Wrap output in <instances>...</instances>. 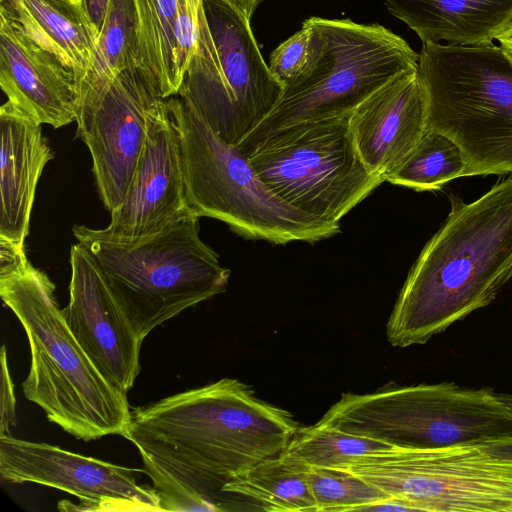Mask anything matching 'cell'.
Instances as JSON below:
<instances>
[{
    "label": "cell",
    "mask_w": 512,
    "mask_h": 512,
    "mask_svg": "<svg viewBox=\"0 0 512 512\" xmlns=\"http://www.w3.org/2000/svg\"><path fill=\"white\" fill-rule=\"evenodd\" d=\"M298 423L233 378L131 409L123 434L139 451L163 511H223V485L281 455Z\"/></svg>",
    "instance_id": "6da1fadb"
},
{
    "label": "cell",
    "mask_w": 512,
    "mask_h": 512,
    "mask_svg": "<svg viewBox=\"0 0 512 512\" xmlns=\"http://www.w3.org/2000/svg\"><path fill=\"white\" fill-rule=\"evenodd\" d=\"M451 209L411 267L386 326L394 347L425 344L490 305L512 279V176Z\"/></svg>",
    "instance_id": "7a4b0ae2"
},
{
    "label": "cell",
    "mask_w": 512,
    "mask_h": 512,
    "mask_svg": "<svg viewBox=\"0 0 512 512\" xmlns=\"http://www.w3.org/2000/svg\"><path fill=\"white\" fill-rule=\"evenodd\" d=\"M55 290L48 275L28 259L0 271V296L21 323L30 349L23 393L50 422L77 439L123 436L131 419L127 394L85 353L59 308Z\"/></svg>",
    "instance_id": "3957f363"
},
{
    "label": "cell",
    "mask_w": 512,
    "mask_h": 512,
    "mask_svg": "<svg viewBox=\"0 0 512 512\" xmlns=\"http://www.w3.org/2000/svg\"><path fill=\"white\" fill-rule=\"evenodd\" d=\"M305 21L311 31L308 62L238 146L247 156L281 129L350 115L394 76L417 70L419 54L382 25L316 16Z\"/></svg>",
    "instance_id": "277c9868"
},
{
    "label": "cell",
    "mask_w": 512,
    "mask_h": 512,
    "mask_svg": "<svg viewBox=\"0 0 512 512\" xmlns=\"http://www.w3.org/2000/svg\"><path fill=\"white\" fill-rule=\"evenodd\" d=\"M416 72L426 129L460 148L466 176H512V63L499 46L423 43Z\"/></svg>",
    "instance_id": "5b68a950"
},
{
    "label": "cell",
    "mask_w": 512,
    "mask_h": 512,
    "mask_svg": "<svg viewBox=\"0 0 512 512\" xmlns=\"http://www.w3.org/2000/svg\"><path fill=\"white\" fill-rule=\"evenodd\" d=\"M72 232L142 341L157 326L223 293L228 285L230 271L200 238L197 216H185L136 244L98 238L84 225H75Z\"/></svg>",
    "instance_id": "8992f818"
},
{
    "label": "cell",
    "mask_w": 512,
    "mask_h": 512,
    "mask_svg": "<svg viewBox=\"0 0 512 512\" xmlns=\"http://www.w3.org/2000/svg\"><path fill=\"white\" fill-rule=\"evenodd\" d=\"M181 144L186 198L194 216L211 217L249 239L273 244L331 237L340 223L288 204L263 182L249 157L218 137L179 96L166 99Z\"/></svg>",
    "instance_id": "52a82bcc"
},
{
    "label": "cell",
    "mask_w": 512,
    "mask_h": 512,
    "mask_svg": "<svg viewBox=\"0 0 512 512\" xmlns=\"http://www.w3.org/2000/svg\"><path fill=\"white\" fill-rule=\"evenodd\" d=\"M317 423L394 447L435 448L512 436V409L492 388L441 382L343 393Z\"/></svg>",
    "instance_id": "ba28073f"
},
{
    "label": "cell",
    "mask_w": 512,
    "mask_h": 512,
    "mask_svg": "<svg viewBox=\"0 0 512 512\" xmlns=\"http://www.w3.org/2000/svg\"><path fill=\"white\" fill-rule=\"evenodd\" d=\"M282 92L250 21L224 0H202L197 50L177 96L218 137L238 147L269 115Z\"/></svg>",
    "instance_id": "9c48e42d"
},
{
    "label": "cell",
    "mask_w": 512,
    "mask_h": 512,
    "mask_svg": "<svg viewBox=\"0 0 512 512\" xmlns=\"http://www.w3.org/2000/svg\"><path fill=\"white\" fill-rule=\"evenodd\" d=\"M349 116L281 129L248 155L282 200L322 220H340L383 179L371 173L353 139Z\"/></svg>",
    "instance_id": "30bf717a"
},
{
    "label": "cell",
    "mask_w": 512,
    "mask_h": 512,
    "mask_svg": "<svg viewBox=\"0 0 512 512\" xmlns=\"http://www.w3.org/2000/svg\"><path fill=\"white\" fill-rule=\"evenodd\" d=\"M345 468L387 495L426 512H512V458L481 444L399 448Z\"/></svg>",
    "instance_id": "8fae6325"
},
{
    "label": "cell",
    "mask_w": 512,
    "mask_h": 512,
    "mask_svg": "<svg viewBox=\"0 0 512 512\" xmlns=\"http://www.w3.org/2000/svg\"><path fill=\"white\" fill-rule=\"evenodd\" d=\"M163 101L131 65L77 102L76 138L90 151L97 189L110 213L125 200L150 120Z\"/></svg>",
    "instance_id": "7c38bea8"
},
{
    "label": "cell",
    "mask_w": 512,
    "mask_h": 512,
    "mask_svg": "<svg viewBox=\"0 0 512 512\" xmlns=\"http://www.w3.org/2000/svg\"><path fill=\"white\" fill-rule=\"evenodd\" d=\"M132 469L43 442L0 436V475L11 483H37L65 491L66 511H163L154 488L138 484Z\"/></svg>",
    "instance_id": "4fadbf2b"
},
{
    "label": "cell",
    "mask_w": 512,
    "mask_h": 512,
    "mask_svg": "<svg viewBox=\"0 0 512 512\" xmlns=\"http://www.w3.org/2000/svg\"><path fill=\"white\" fill-rule=\"evenodd\" d=\"M94 236L120 244L144 241L181 218L188 207L179 134L167 100L153 114L125 200Z\"/></svg>",
    "instance_id": "5bb4252c"
},
{
    "label": "cell",
    "mask_w": 512,
    "mask_h": 512,
    "mask_svg": "<svg viewBox=\"0 0 512 512\" xmlns=\"http://www.w3.org/2000/svg\"><path fill=\"white\" fill-rule=\"evenodd\" d=\"M69 302L62 309L75 338L100 373L128 393L138 377L142 340L83 244L70 248Z\"/></svg>",
    "instance_id": "9a60e30c"
},
{
    "label": "cell",
    "mask_w": 512,
    "mask_h": 512,
    "mask_svg": "<svg viewBox=\"0 0 512 512\" xmlns=\"http://www.w3.org/2000/svg\"><path fill=\"white\" fill-rule=\"evenodd\" d=\"M417 70L405 71L367 97L349 116L358 153L385 181L426 133V112Z\"/></svg>",
    "instance_id": "2e32d148"
},
{
    "label": "cell",
    "mask_w": 512,
    "mask_h": 512,
    "mask_svg": "<svg viewBox=\"0 0 512 512\" xmlns=\"http://www.w3.org/2000/svg\"><path fill=\"white\" fill-rule=\"evenodd\" d=\"M0 86L7 101L40 124L57 129L76 121L73 74L1 14Z\"/></svg>",
    "instance_id": "e0dca14e"
},
{
    "label": "cell",
    "mask_w": 512,
    "mask_h": 512,
    "mask_svg": "<svg viewBox=\"0 0 512 512\" xmlns=\"http://www.w3.org/2000/svg\"><path fill=\"white\" fill-rule=\"evenodd\" d=\"M133 63L164 99L178 94L197 50L202 0H131Z\"/></svg>",
    "instance_id": "ac0fdd59"
},
{
    "label": "cell",
    "mask_w": 512,
    "mask_h": 512,
    "mask_svg": "<svg viewBox=\"0 0 512 512\" xmlns=\"http://www.w3.org/2000/svg\"><path fill=\"white\" fill-rule=\"evenodd\" d=\"M39 122L6 101L0 108V237L25 245L37 183L54 157Z\"/></svg>",
    "instance_id": "d6986e66"
},
{
    "label": "cell",
    "mask_w": 512,
    "mask_h": 512,
    "mask_svg": "<svg viewBox=\"0 0 512 512\" xmlns=\"http://www.w3.org/2000/svg\"><path fill=\"white\" fill-rule=\"evenodd\" d=\"M423 43L479 46L512 24V0H382Z\"/></svg>",
    "instance_id": "ffe728a7"
},
{
    "label": "cell",
    "mask_w": 512,
    "mask_h": 512,
    "mask_svg": "<svg viewBox=\"0 0 512 512\" xmlns=\"http://www.w3.org/2000/svg\"><path fill=\"white\" fill-rule=\"evenodd\" d=\"M0 14L53 54L78 90L94 64L99 34L75 0H0Z\"/></svg>",
    "instance_id": "44dd1931"
},
{
    "label": "cell",
    "mask_w": 512,
    "mask_h": 512,
    "mask_svg": "<svg viewBox=\"0 0 512 512\" xmlns=\"http://www.w3.org/2000/svg\"><path fill=\"white\" fill-rule=\"evenodd\" d=\"M307 469L281 454L233 477L223 485L222 493L251 499L265 511L317 512Z\"/></svg>",
    "instance_id": "7402d4cb"
},
{
    "label": "cell",
    "mask_w": 512,
    "mask_h": 512,
    "mask_svg": "<svg viewBox=\"0 0 512 512\" xmlns=\"http://www.w3.org/2000/svg\"><path fill=\"white\" fill-rule=\"evenodd\" d=\"M135 15L131 0H110L95 61L78 87V100L109 85L133 63ZM77 100V102H78Z\"/></svg>",
    "instance_id": "603a6c76"
},
{
    "label": "cell",
    "mask_w": 512,
    "mask_h": 512,
    "mask_svg": "<svg viewBox=\"0 0 512 512\" xmlns=\"http://www.w3.org/2000/svg\"><path fill=\"white\" fill-rule=\"evenodd\" d=\"M460 177H466V161L460 148L443 134L427 130L385 181L415 191H434Z\"/></svg>",
    "instance_id": "cb8c5ba5"
},
{
    "label": "cell",
    "mask_w": 512,
    "mask_h": 512,
    "mask_svg": "<svg viewBox=\"0 0 512 512\" xmlns=\"http://www.w3.org/2000/svg\"><path fill=\"white\" fill-rule=\"evenodd\" d=\"M393 448L381 441L316 423L298 427L282 454L308 467L341 468L358 457Z\"/></svg>",
    "instance_id": "d4e9b609"
},
{
    "label": "cell",
    "mask_w": 512,
    "mask_h": 512,
    "mask_svg": "<svg viewBox=\"0 0 512 512\" xmlns=\"http://www.w3.org/2000/svg\"><path fill=\"white\" fill-rule=\"evenodd\" d=\"M307 479L317 512L361 511L391 497L345 468L308 467Z\"/></svg>",
    "instance_id": "484cf974"
},
{
    "label": "cell",
    "mask_w": 512,
    "mask_h": 512,
    "mask_svg": "<svg viewBox=\"0 0 512 512\" xmlns=\"http://www.w3.org/2000/svg\"><path fill=\"white\" fill-rule=\"evenodd\" d=\"M310 41V27L304 21L300 30L272 51L268 66L283 88L304 70L309 59Z\"/></svg>",
    "instance_id": "4316f807"
},
{
    "label": "cell",
    "mask_w": 512,
    "mask_h": 512,
    "mask_svg": "<svg viewBox=\"0 0 512 512\" xmlns=\"http://www.w3.org/2000/svg\"><path fill=\"white\" fill-rule=\"evenodd\" d=\"M0 358L2 375L0 436H11V428L16 425V398L5 345L2 346Z\"/></svg>",
    "instance_id": "83f0119b"
},
{
    "label": "cell",
    "mask_w": 512,
    "mask_h": 512,
    "mask_svg": "<svg viewBox=\"0 0 512 512\" xmlns=\"http://www.w3.org/2000/svg\"><path fill=\"white\" fill-rule=\"evenodd\" d=\"M84 10L100 35L101 26L106 17L110 0H75Z\"/></svg>",
    "instance_id": "f1b7e54d"
},
{
    "label": "cell",
    "mask_w": 512,
    "mask_h": 512,
    "mask_svg": "<svg viewBox=\"0 0 512 512\" xmlns=\"http://www.w3.org/2000/svg\"><path fill=\"white\" fill-rule=\"evenodd\" d=\"M361 511H417L411 504L394 498L388 497L377 502L364 506Z\"/></svg>",
    "instance_id": "f546056e"
},
{
    "label": "cell",
    "mask_w": 512,
    "mask_h": 512,
    "mask_svg": "<svg viewBox=\"0 0 512 512\" xmlns=\"http://www.w3.org/2000/svg\"><path fill=\"white\" fill-rule=\"evenodd\" d=\"M494 455L512 458V436L481 443Z\"/></svg>",
    "instance_id": "4dcf8cb0"
},
{
    "label": "cell",
    "mask_w": 512,
    "mask_h": 512,
    "mask_svg": "<svg viewBox=\"0 0 512 512\" xmlns=\"http://www.w3.org/2000/svg\"><path fill=\"white\" fill-rule=\"evenodd\" d=\"M235 8L239 13L249 21L252 18L256 8L263 0H224Z\"/></svg>",
    "instance_id": "1f68e13d"
},
{
    "label": "cell",
    "mask_w": 512,
    "mask_h": 512,
    "mask_svg": "<svg viewBox=\"0 0 512 512\" xmlns=\"http://www.w3.org/2000/svg\"><path fill=\"white\" fill-rule=\"evenodd\" d=\"M496 40L499 48L502 50L506 58L512 63V24L502 32Z\"/></svg>",
    "instance_id": "d6a6232c"
},
{
    "label": "cell",
    "mask_w": 512,
    "mask_h": 512,
    "mask_svg": "<svg viewBox=\"0 0 512 512\" xmlns=\"http://www.w3.org/2000/svg\"><path fill=\"white\" fill-rule=\"evenodd\" d=\"M498 395L512 409V394L498 393Z\"/></svg>",
    "instance_id": "836d02e7"
}]
</instances>
